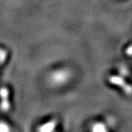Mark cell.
Segmentation results:
<instances>
[{
    "label": "cell",
    "instance_id": "1",
    "mask_svg": "<svg viewBox=\"0 0 132 132\" xmlns=\"http://www.w3.org/2000/svg\"><path fill=\"white\" fill-rule=\"evenodd\" d=\"M9 90L7 87H2L0 88V98H1V104L0 109L2 112H7L10 108V104L9 100Z\"/></svg>",
    "mask_w": 132,
    "mask_h": 132
},
{
    "label": "cell",
    "instance_id": "2",
    "mask_svg": "<svg viewBox=\"0 0 132 132\" xmlns=\"http://www.w3.org/2000/svg\"><path fill=\"white\" fill-rule=\"evenodd\" d=\"M54 124L53 122L51 123H48L47 124H46L45 126H43L42 127L40 128V131H52L54 128Z\"/></svg>",
    "mask_w": 132,
    "mask_h": 132
},
{
    "label": "cell",
    "instance_id": "3",
    "mask_svg": "<svg viewBox=\"0 0 132 132\" xmlns=\"http://www.w3.org/2000/svg\"><path fill=\"white\" fill-rule=\"evenodd\" d=\"M10 128L5 123H0V131H8Z\"/></svg>",
    "mask_w": 132,
    "mask_h": 132
}]
</instances>
